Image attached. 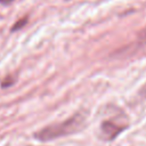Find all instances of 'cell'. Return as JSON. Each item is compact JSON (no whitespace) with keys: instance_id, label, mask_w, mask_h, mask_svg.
Returning a JSON list of instances; mask_svg holds the SVG:
<instances>
[{"instance_id":"cell-1","label":"cell","mask_w":146,"mask_h":146,"mask_svg":"<svg viewBox=\"0 0 146 146\" xmlns=\"http://www.w3.org/2000/svg\"><path fill=\"white\" fill-rule=\"evenodd\" d=\"M83 121H84V117L76 113L70 119L60 123L50 124V125H47L40 129L39 131L34 133V137L41 141H48V140H52L56 138H62V137L72 135L75 131H78L82 127Z\"/></svg>"},{"instance_id":"cell-2","label":"cell","mask_w":146,"mask_h":146,"mask_svg":"<svg viewBox=\"0 0 146 146\" xmlns=\"http://www.w3.org/2000/svg\"><path fill=\"white\" fill-rule=\"evenodd\" d=\"M122 130H123V127L113 121H108V120L103 121L100 124V131H102L104 138L107 140H112L115 137H117Z\"/></svg>"},{"instance_id":"cell-3","label":"cell","mask_w":146,"mask_h":146,"mask_svg":"<svg viewBox=\"0 0 146 146\" xmlns=\"http://www.w3.org/2000/svg\"><path fill=\"white\" fill-rule=\"evenodd\" d=\"M26 23H27V17H23V18L18 19V21H17V22L11 26V31H13V32H15V31L21 30L23 26H25V25H26Z\"/></svg>"},{"instance_id":"cell-4","label":"cell","mask_w":146,"mask_h":146,"mask_svg":"<svg viewBox=\"0 0 146 146\" xmlns=\"http://www.w3.org/2000/svg\"><path fill=\"white\" fill-rule=\"evenodd\" d=\"M137 43L139 46H146V27H144L141 31H139L137 35Z\"/></svg>"},{"instance_id":"cell-5","label":"cell","mask_w":146,"mask_h":146,"mask_svg":"<svg viewBox=\"0 0 146 146\" xmlns=\"http://www.w3.org/2000/svg\"><path fill=\"white\" fill-rule=\"evenodd\" d=\"M15 79H14V76H10V75H8V76H6L2 81H1V88H9L10 86H13L14 83H15Z\"/></svg>"},{"instance_id":"cell-6","label":"cell","mask_w":146,"mask_h":146,"mask_svg":"<svg viewBox=\"0 0 146 146\" xmlns=\"http://www.w3.org/2000/svg\"><path fill=\"white\" fill-rule=\"evenodd\" d=\"M14 0H0V3H2V5H9V3H11Z\"/></svg>"}]
</instances>
